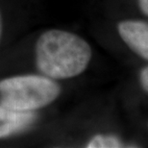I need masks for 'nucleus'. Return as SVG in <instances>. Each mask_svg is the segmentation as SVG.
Wrapping results in <instances>:
<instances>
[{"label": "nucleus", "instance_id": "f257e3e1", "mask_svg": "<svg viewBox=\"0 0 148 148\" xmlns=\"http://www.w3.org/2000/svg\"><path fill=\"white\" fill-rule=\"evenodd\" d=\"M91 59V48L78 35L52 29L43 33L36 45L38 70L51 79L78 76L87 69Z\"/></svg>", "mask_w": 148, "mask_h": 148}, {"label": "nucleus", "instance_id": "f03ea898", "mask_svg": "<svg viewBox=\"0 0 148 148\" xmlns=\"http://www.w3.org/2000/svg\"><path fill=\"white\" fill-rule=\"evenodd\" d=\"M61 88L46 76L21 75L0 81V104L12 110L35 112L51 104Z\"/></svg>", "mask_w": 148, "mask_h": 148}, {"label": "nucleus", "instance_id": "7ed1b4c3", "mask_svg": "<svg viewBox=\"0 0 148 148\" xmlns=\"http://www.w3.org/2000/svg\"><path fill=\"white\" fill-rule=\"evenodd\" d=\"M118 33L130 48L144 60L148 59V24L144 21L125 20L118 24Z\"/></svg>", "mask_w": 148, "mask_h": 148}, {"label": "nucleus", "instance_id": "20e7f679", "mask_svg": "<svg viewBox=\"0 0 148 148\" xmlns=\"http://www.w3.org/2000/svg\"><path fill=\"white\" fill-rule=\"evenodd\" d=\"M37 119L34 112L12 110L0 104V138L10 137L29 128Z\"/></svg>", "mask_w": 148, "mask_h": 148}, {"label": "nucleus", "instance_id": "39448f33", "mask_svg": "<svg viewBox=\"0 0 148 148\" xmlns=\"http://www.w3.org/2000/svg\"><path fill=\"white\" fill-rule=\"evenodd\" d=\"M88 148H118L123 147L122 143L114 136L98 135L91 138L87 145Z\"/></svg>", "mask_w": 148, "mask_h": 148}, {"label": "nucleus", "instance_id": "423d86ee", "mask_svg": "<svg viewBox=\"0 0 148 148\" xmlns=\"http://www.w3.org/2000/svg\"><path fill=\"white\" fill-rule=\"evenodd\" d=\"M140 82L145 92L148 91V69L147 66L143 67L140 73Z\"/></svg>", "mask_w": 148, "mask_h": 148}, {"label": "nucleus", "instance_id": "0eeeda50", "mask_svg": "<svg viewBox=\"0 0 148 148\" xmlns=\"http://www.w3.org/2000/svg\"><path fill=\"white\" fill-rule=\"evenodd\" d=\"M140 6V10L143 11V13L147 16L148 14V0H138Z\"/></svg>", "mask_w": 148, "mask_h": 148}, {"label": "nucleus", "instance_id": "6e6552de", "mask_svg": "<svg viewBox=\"0 0 148 148\" xmlns=\"http://www.w3.org/2000/svg\"><path fill=\"white\" fill-rule=\"evenodd\" d=\"M1 34H2V17H1V14H0V38H1Z\"/></svg>", "mask_w": 148, "mask_h": 148}]
</instances>
